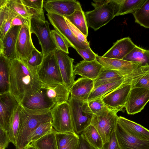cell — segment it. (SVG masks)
Here are the masks:
<instances>
[{"mask_svg":"<svg viewBox=\"0 0 149 149\" xmlns=\"http://www.w3.org/2000/svg\"><path fill=\"white\" fill-rule=\"evenodd\" d=\"M138 79L113 91L101 98L109 110L117 113L123 110L133 85Z\"/></svg>","mask_w":149,"mask_h":149,"instance_id":"obj_10","label":"cell"},{"mask_svg":"<svg viewBox=\"0 0 149 149\" xmlns=\"http://www.w3.org/2000/svg\"><path fill=\"white\" fill-rule=\"evenodd\" d=\"M122 60L131 62H137L143 66L149 65V51L136 45Z\"/></svg>","mask_w":149,"mask_h":149,"instance_id":"obj_27","label":"cell"},{"mask_svg":"<svg viewBox=\"0 0 149 149\" xmlns=\"http://www.w3.org/2000/svg\"><path fill=\"white\" fill-rule=\"evenodd\" d=\"M43 7L47 13L64 17L71 14L81 8L80 2L76 0H43Z\"/></svg>","mask_w":149,"mask_h":149,"instance_id":"obj_14","label":"cell"},{"mask_svg":"<svg viewBox=\"0 0 149 149\" xmlns=\"http://www.w3.org/2000/svg\"><path fill=\"white\" fill-rule=\"evenodd\" d=\"M55 130L42 136L30 144L37 149H57Z\"/></svg>","mask_w":149,"mask_h":149,"instance_id":"obj_33","label":"cell"},{"mask_svg":"<svg viewBox=\"0 0 149 149\" xmlns=\"http://www.w3.org/2000/svg\"><path fill=\"white\" fill-rule=\"evenodd\" d=\"M36 70L38 77L42 83L48 84L63 83L54 52L44 57Z\"/></svg>","mask_w":149,"mask_h":149,"instance_id":"obj_5","label":"cell"},{"mask_svg":"<svg viewBox=\"0 0 149 149\" xmlns=\"http://www.w3.org/2000/svg\"><path fill=\"white\" fill-rule=\"evenodd\" d=\"M10 143L9 139L6 131L0 128V148L6 149Z\"/></svg>","mask_w":149,"mask_h":149,"instance_id":"obj_46","label":"cell"},{"mask_svg":"<svg viewBox=\"0 0 149 149\" xmlns=\"http://www.w3.org/2000/svg\"><path fill=\"white\" fill-rule=\"evenodd\" d=\"M21 106L16 149H24L29 144V137L35 129L42 123L52 121L51 109L32 110Z\"/></svg>","mask_w":149,"mask_h":149,"instance_id":"obj_2","label":"cell"},{"mask_svg":"<svg viewBox=\"0 0 149 149\" xmlns=\"http://www.w3.org/2000/svg\"><path fill=\"white\" fill-rule=\"evenodd\" d=\"M133 71L131 72H121L103 67L99 75L97 78L93 80V81L109 80L119 77H124L131 73Z\"/></svg>","mask_w":149,"mask_h":149,"instance_id":"obj_37","label":"cell"},{"mask_svg":"<svg viewBox=\"0 0 149 149\" xmlns=\"http://www.w3.org/2000/svg\"><path fill=\"white\" fill-rule=\"evenodd\" d=\"M95 9L85 13L87 24L96 31L117 16L118 10L117 0H93Z\"/></svg>","mask_w":149,"mask_h":149,"instance_id":"obj_3","label":"cell"},{"mask_svg":"<svg viewBox=\"0 0 149 149\" xmlns=\"http://www.w3.org/2000/svg\"><path fill=\"white\" fill-rule=\"evenodd\" d=\"M115 132L121 149H149V141L131 135L118 124Z\"/></svg>","mask_w":149,"mask_h":149,"instance_id":"obj_17","label":"cell"},{"mask_svg":"<svg viewBox=\"0 0 149 149\" xmlns=\"http://www.w3.org/2000/svg\"><path fill=\"white\" fill-rule=\"evenodd\" d=\"M147 0H117L118 10L117 16L132 14L141 8Z\"/></svg>","mask_w":149,"mask_h":149,"instance_id":"obj_32","label":"cell"},{"mask_svg":"<svg viewBox=\"0 0 149 149\" xmlns=\"http://www.w3.org/2000/svg\"><path fill=\"white\" fill-rule=\"evenodd\" d=\"M141 88L149 89V72L138 79L133 85L132 88Z\"/></svg>","mask_w":149,"mask_h":149,"instance_id":"obj_44","label":"cell"},{"mask_svg":"<svg viewBox=\"0 0 149 149\" xmlns=\"http://www.w3.org/2000/svg\"><path fill=\"white\" fill-rule=\"evenodd\" d=\"M54 53L63 83L69 89L75 81L74 59L70 58L68 54L58 49L55 50Z\"/></svg>","mask_w":149,"mask_h":149,"instance_id":"obj_13","label":"cell"},{"mask_svg":"<svg viewBox=\"0 0 149 149\" xmlns=\"http://www.w3.org/2000/svg\"><path fill=\"white\" fill-rule=\"evenodd\" d=\"M7 5L17 15L26 18H31L32 15L23 4L22 0H8Z\"/></svg>","mask_w":149,"mask_h":149,"instance_id":"obj_35","label":"cell"},{"mask_svg":"<svg viewBox=\"0 0 149 149\" xmlns=\"http://www.w3.org/2000/svg\"><path fill=\"white\" fill-rule=\"evenodd\" d=\"M0 128H1V129H3V128L2 126L1 125V124L0 123ZM4 130V129H3Z\"/></svg>","mask_w":149,"mask_h":149,"instance_id":"obj_53","label":"cell"},{"mask_svg":"<svg viewBox=\"0 0 149 149\" xmlns=\"http://www.w3.org/2000/svg\"><path fill=\"white\" fill-rule=\"evenodd\" d=\"M46 15L55 30L62 36L70 47L75 50L86 49L89 47L78 40L69 27L64 17L52 13H47Z\"/></svg>","mask_w":149,"mask_h":149,"instance_id":"obj_9","label":"cell"},{"mask_svg":"<svg viewBox=\"0 0 149 149\" xmlns=\"http://www.w3.org/2000/svg\"><path fill=\"white\" fill-rule=\"evenodd\" d=\"M21 108V105L19 104L14 109L7 131L10 143H12L15 146L19 127Z\"/></svg>","mask_w":149,"mask_h":149,"instance_id":"obj_29","label":"cell"},{"mask_svg":"<svg viewBox=\"0 0 149 149\" xmlns=\"http://www.w3.org/2000/svg\"><path fill=\"white\" fill-rule=\"evenodd\" d=\"M117 113L109 109L98 114H93L91 125L98 132L103 144L107 141L112 133L115 131L118 117Z\"/></svg>","mask_w":149,"mask_h":149,"instance_id":"obj_7","label":"cell"},{"mask_svg":"<svg viewBox=\"0 0 149 149\" xmlns=\"http://www.w3.org/2000/svg\"><path fill=\"white\" fill-rule=\"evenodd\" d=\"M17 15L7 5L0 13V39L3 40L5 35L11 28L13 19Z\"/></svg>","mask_w":149,"mask_h":149,"instance_id":"obj_28","label":"cell"},{"mask_svg":"<svg viewBox=\"0 0 149 149\" xmlns=\"http://www.w3.org/2000/svg\"><path fill=\"white\" fill-rule=\"evenodd\" d=\"M129 37L117 40L102 56L103 57L123 59L135 46Z\"/></svg>","mask_w":149,"mask_h":149,"instance_id":"obj_21","label":"cell"},{"mask_svg":"<svg viewBox=\"0 0 149 149\" xmlns=\"http://www.w3.org/2000/svg\"><path fill=\"white\" fill-rule=\"evenodd\" d=\"M3 41L0 39V54L3 53Z\"/></svg>","mask_w":149,"mask_h":149,"instance_id":"obj_50","label":"cell"},{"mask_svg":"<svg viewBox=\"0 0 149 149\" xmlns=\"http://www.w3.org/2000/svg\"><path fill=\"white\" fill-rule=\"evenodd\" d=\"M20 105L36 110L51 109L55 105L47 97L45 89L42 87L33 94L24 97Z\"/></svg>","mask_w":149,"mask_h":149,"instance_id":"obj_16","label":"cell"},{"mask_svg":"<svg viewBox=\"0 0 149 149\" xmlns=\"http://www.w3.org/2000/svg\"><path fill=\"white\" fill-rule=\"evenodd\" d=\"M10 60L0 54V94L9 91Z\"/></svg>","mask_w":149,"mask_h":149,"instance_id":"obj_26","label":"cell"},{"mask_svg":"<svg viewBox=\"0 0 149 149\" xmlns=\"http://www.w3.org/2000/svg\"><path fill=\"white\" fill-rule=\"evenodd\" d=\"M8 2V0H0V8L6 6Z\"/></svg>","mask_w":149,"mask_h":149,"instance_id":"obj_49","label":"cell"},{"mask_svg":"<svg viewBox=\"0 0 149 149\" xmlns=\"http://www.w3.org/2000/svg\"><path fill=\"white\" fill-rule=\"evenodd\" d=\"M36 70L18 57L10 60L9 92L20 104L24 97L41 88L42 83L38 77Z\"/></svg>","mask_w":149,"mask_h":149,"instance_id":"obj_1","label":"cell"},{"mask_svg":"<svg viewBox=\"0 0 149 149\" xmlns=\"http://www.w3.org/2000/svg\"><path fill=\"white\" fill-rule=\"evenodd\" d=\"M76 50L85 61H91L96 59L97 54L93 52L90 47L86 49H77Z\"/></svg>","mask_w":149,"mask_h":149,"instance_id":"obj_43","label":"cell"},{"mask_svg":"<svg viewBox=\"0 0 149 149\" xmlns=\"http://www.w3.org/2000/svg\"><path fill=\"white\" fill-rule=\"evenodd\" d=\"M19 104L9 92L0 94V123L6 132L14 110Z\"/></svg>","mask_w":149,"mask_h":149,"instance_id":"obj_15","label":"cell"},{"mask_svg":"<svg viewBox=\"0 0 149 149\" xmlns=\"http://www.w3.org/2000/svg\"><path fill=\"white\" fill-rule=\"evenodd\" d=\"M101 149H121L116 135L115 131L112 133L107 141L103 144Z\"/></svg>","mask_w":149,"mask_h":149,"instance_id":"obj_42","label":"cell"},{"mask_svg":"<svg viewBox=\"0 0 149 149\" xmlns=\"http://www.w3.org/2000/svg\"><path fill=\"white\" fill-rule=\"evenodd\" d=\"M24 149H37L32 145L30 143Z\"/></svg>","mask_w":149,"mask_h":149,"instance_id":"obj_51","label":"cell"},{"mask_svg":"<svg viewBox=\"0 0 149 149\" xmlns=\"http://www.w3.org/2000/svg\"><path fill=\"white\" fill-rule=\"evenodd\" d=\"M87 101L77 100L70 96L68 101L73 130L79 135L91 125L93 115L88 107Z\"/></svg>","mask_w":149,"mask_h":149,"instance_id":"obj_4","label":"cell"},{"mask_svg":"<svg viewBox=\"0 0 149 149\" xmlns=\"http://www.w3.org/2000/svg\"><path fill=\"white\" fill-rule=\"evenodd\" d=\"M94 87L93 81L82 77L75 81L69 89L70 96L77 100L88 101Z\"/></svg>","mask_w":149,"mask_h":149,"instance_id":"obj_20","label":"cell"},{"mask_svg":"<svg viewBox=\"0 0 149 149\" xmlns=\"http://www.w3.org/2000/svg\"><path fill=\"white\" fill-rule=\"evenodd\" d=\"M41 87L45 89L47 97L55 105L68 102L69 89L63 83L48 84L42 83Z\"/></svg>","mask_w":149,"mask_h":149,"instance_id":"obj_18","label":"cell"},{"mask_svg":"<svg viewBox=\"0 0 149 149\" xmlns=\"http://www.w3.org/2000/svg\"><path fill=\"white\" fill-rule=\"evenodd\" d=\"M80 135L95 149H101L103 144L102 139L92 125H90Z\"/></svg>","mask_w":149,"mask_h":149,"instance_id":"obj_31","label":"cell"},{"mask_svg":"<svg viewBox=\"0 0 149 149\" xmlns=\"http://www.w3.org/2000/svg\"><path fill=\"white\" fill-rule=\"evenodd\" d=\"M117 124L131 135L149 141V131L141 125L121 116H118Z\"/></svg>","mask_w":149,"mask_h":149,"instance_id":"obj_23","label":"cell"},{"mask_svg":"<svg viewBox=\"0 0 149 149\" xmlns=\"http://www.w3.org/2000/svg\"><path fill=\"white\" fill-rule=\"evenodd\" d=\"M64 17L87 37L88 34V27L87 24L85 13L82 8L75 10L70 15Z\"/></svg>","mask_w":149,"mask_h":149,"instance_id":"obj_30","label":"cell"},{"mask_svg":"<svg viewBox=\"0 0 149 149\" xmlns=\"http://www.w3.org/2000/svg\"><path fill=\"white\" fill-rule=\"evenodd\" d=\"M103 67L96 59L88 62L83 60L74 65V73L75 75H79L93 81L97 77Z\"/></svg>","mask_w":149,"mask_h":149,"instance_id":"obj_22","label":"cell"},{"mask_svg":"<svg viewBox=\"0 0 149 149\" xmlns=\"http://www.w3.org/2000/svg\"><path fill=\"white\" fill-rule=\"evenodd\" d=\"M79 138V143L78 149H95L80 135Z\"/></svg>","mask_w":149,"mask_h":149,"instance_id":"obj_48","label":"cell"},{"mask_svg":"<svg viewBox=\"0 0 149 149\" xmlns=\"http://www.w3.org/2000/svg\"><path fill=\"white\" fill-rule=\"evenodd\" d=\"M21 26L11 28L5 35L3 40V54L11 60L16 57L15 47L17 38Z\"/></svg>","mask_w":149,"mask_h":149,"instance_id":"obj_24","label":"cell"},{"mask_svg":"<svg viewBox=\"0 0 149 149\" xmlns=\"http://www.w3.org/2000/svg\"><path fill=\"white\" fill-rule=\"evenodd\" d=\"M0 13H1V12H0Z\"/></svg>","mask_w":149,"mask_h":149,"instance_id":"obj_55","label":"cell"},{"mask_svg":"<svg viewBox=\"0 0 149 149\" xmlns=\"http://www.w3.org/2000/svg\"><path fill=\"white\" fill-rule=\"evenodd\" d=\"M87 102L89 108L94 114H98L109 109L101 98L91 100Z\"/></svg>","mask_w":149,"mask_h":149,"instance_id":"obj_40","label":"cell"},{"mask_svg":"<svg viewBox=\"0 0 149 149\" xmlns=\"http://www.w3.org/2000/svg\"><path fill=\"white\" fill-rule=\"evenodd\" d=\"M57 149H78L79 135L75 133H61L55 131Z\"/></svg>","mask_w":149,"mask_h":149,"instance_id":"obj_25","label":"cell"},{"mask_svg":"<svg viewBox=\"0 0 149 149\" xmlns=\"http://www.w3.org/2000/svg\"><path fill=\"white\" fill-rule=\"evenodd\" d=\"M50 33L57 49L69 54L70 46L62 36L55 29L51 30Z\"/></svg>","mask_w":149,"mask_h":149,"instance_id":"obj_38","label":"cell"},{"mask_svg":"<svg viewBox=\"0 0 149 149\" xmlns=\"http://www.w3.org/2000/svg\"><path fill=\"white\" fill-rule=\"evenodd\" d=\"M24 5L28 8L43 9V0H22Z\"/></svg>","mask_w":149,"mask_h":149,"instance_id":"obj_45","label":"cell"},{"mask_svg":"<svg viewBox=\"0 0 149 149\" xmlns=\"http://www.w3.org/2000/svg\"><path fill=\"white\" fill-rule=\"evenodd\" d=\"M0 149H1L0 148Z\"/></svg>","mask_w":149,"mask_h":149,"instance_id":"obj_54","label":"cell"},{"mask_svg":"<svg viewBox=\"0 0 149 149\" xmlns=\"http://www.w3.org/2000/svg\"><path fill=\"white\" fill-rule=\"evenodd\" d=\"M133 15L136 22L146 28H149V0H147L142 6Z\"/></svg>","mask_w":149,"mask_h":149,"instance_id":"obj_34","label":"cell"},{"mask_svg":"<svg viewBox=\"0 0 149 149\" xmlns=\"http://www.w3.org/2000/svg\"><path fill=\"white\" fill-rule=\"evenodd\" d=\"M49 24L47 20L37 17H32L30 21L31 32L37 36L43 58L57 49L51 34Z\"/></svg>","mask_w":149,"mask_h":149,"instance_id":"obj_6","label":"cell"},{"mask_svg":"<svg viewBox=\"0 0 149 149\" xmlns=\"http://www.w3.org/2000/svg\"><path fill=\"white\" fill-rule=\"evenodd\" d=\"M64 18L69 27L78 40L84 45L89 47L90 45L87 40V37L67 19Z\"/></svg>","mask_w":149,"mask_h":149,"instance_id":"obj_41","label":"cell"},{"mask_svg":"<svg viewBox=\"0 0 149 149\" xmlns=\"http://www.w3.org/2000/svg\"><path fill=\"white\" fill-rule=\"evenodd\" d=\"M52 122H49L40 125L33 131L29 137V143L35 141L54 130Z\"/></svg>","mask_w":149,"mask_h":149,"instance_id":"obj_36","label":"cell"},{"mask_svg":"<svg viewBox=\"0 0 149 149\" xmlns=\"http://www.w3.org/2000/svg\"><path fill=\"white\" fill-rule=\"evenodd\" d=\"M31 18H26L20 15H17L12 20L11 28L15 26H22L29 22Z\"/></svg>","mask_w":149,"mask_h":149,"instance_id":"obj_47","label":"cell"},{"mask_svg":"<svg viewBox=\"0 0 149 149\" xmlns=\"http://www.w3.org/2000/svg\"><path fill=\"white\" fill-rule=\"evenodd\" d=\"M43 56L42 52H40L35 47L30 55L25 60L27 64L29 66L36 68L42 62Z\"/></svg>","mask_w":149,"mask_h":149,"instance_id":"obj_39","label":"cell"},{"mask_svg":"<svg viewBox=\"0 0 149 149\" xmlns=\"http://www.w3.org/2000/svg\"><path fill=\"white\" fill-rule=\"evenodd\" d=\"M149 100V89L133 88L131 90L125 107L127 113L134 115L141 112Z\"/></svg>","mask_w":149,"mask_h":149,"instance_id":"obj_11","label":"cell"},{"mask_svg":"<svg viewBox=\"0 0 149 149\" xmlns=\"http://www.w3.org/2000/svg\"><path fill=\"white\" fill-rule=\"evenodd\" d=\"M96 59L104 68L121 72H131L138 68L143 66L137 62H131L122 59L106 58L97 55Z\"/></svg>","mask_w":149,"mask_h":149,"instance_id":"obj_19","label":"cell"},{"mask_svg":"<svg viewBox=\"0 0 149 149\" xmlns=\"http://www.w3.org/2000/svg\"><path fill=\"white\" fill-rule=\"evenodd\" d=\"M30 21L21 26L15 45L16 56L24 60L27 59L35 47L32 40Z\"/></svg>","mask_w":149,"mask_h":149,"instance_id":"obj_12","label":"cell"},{"mask_svg":"<svg viewBox=\"0 0 149 149\" xmlns=\"http://www.w3.org/2000/svg\"><path fill=\"white\" fill-rule=\"evenodd\" d=\"M2 7V8H0V13L1 12V11L3 9V8H4V7Z\"/></svg>","mask_w":149,"mask_h":149,"instance_id":"obj_52","label":"cell"},{"mask_svg":"<svg viewBox=\"0 0 149 149\" xmlns=\"http://www.w3.org/2000/svg\"><path fill=\"white\" fill-rule=\"evenodd\" d=\"M51 111L52 126L56 131L61 133H74L68 102L55 105Z\"/></svg>","mask_w":149,"mask_h":149,"instance_id":"obj_8","label":"cell"}]
</instances>
